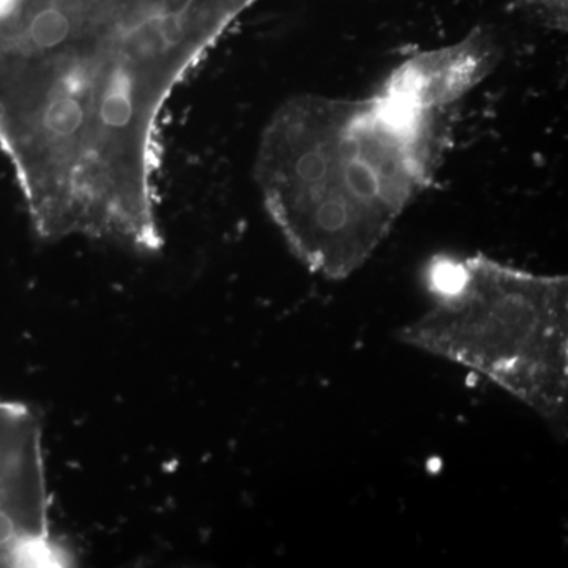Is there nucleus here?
I'll use <instances>...</instances> for the list:
<instances>
[{
	"label": "nucleus",
	"mask_w": 568,
	"mask_h": 568,
	"mask_svg": "<svg viewBox=\"0 0 568 568\" xmlns=\"http://www.w3.org/2000/svg\"><path fill=\"white\" fill-rule=\"evenodd\" d=\"M500 48L487 29H474L450 47L420 52L396 67L379 92L417 110L439 114L496 69Z\"/></svg>",
	"instance_id": "nucleus-4"
},
{
	"label": "nucleus",
	"mask_w": 568,
	"mask_h": 568,
	"mask_svg": "<svg viewBox=\"0 0 568 568\" xmlns=\"http://www.w3.org/2000/svg\"><path fill=\"white\" fill-rule=\"evenodd\" d=\"M544 24L559 31L567 29V0H519Z\"/></svg>",
	"instance_id": "nucleus-6"
},
{
	"label": "nucleus",
	"mask_w": 568,
	"mask_h": 568,
	"mask_svg": "<svg viewBox=\"0 0 568 568\" xmlns=\"http://www.w3.org/2000/svg\"><path fill=\"white\" fill-rule=\"evenodd\" d=\"M433 304L405 325L406 345L487 377L551 425L568 409V282L481 256H436Z\"/></svg>",
	"instance_id": "nucleus-2"
},
{
	"label": "nucleus",
	"mask_w": 568,
	"mask_h": 568,
	"mask_svg": "<svg viewBox=\"0 0 568 568\" xmlns=\"http://www.w3.org/2000/svg\"><path fill=\"white\" fill-rule=\"evenodd\" d=\"M71 31L73 24L69 14L59 7H47L33 14L29 22V43L44 54H52L69 41Z\"/></svg>",
	"instance_id": "nucleus-5"
},
{
	"label": "nucleus",
	"mask_w": 568,
	"mask_h": 568,
	"mask_svg": "<svg viewBox=\"0 0 568 568\" xmlns=\"http://www.w3.org/2000/svg\"><path fill=\"white\" fill-rule=\"evenodd\" d=\"M39 417L0 399V567L71 566L52 536Z\"/></svg>",
	"instance_id": "nucleus-3"
},
{
	"label": "nucleus",
	"mask_w": 568,
	"mask_h": 568,
	"mask_svg": "<svg viewBox=\"0 0 568 568\" xmlns=\"http://www.w3.org/2000/svg\"><path fill=\"white\" fill-rule=\"evenodd\" d=\"M437 115L379 91L301 95L280 108L261 142L257 182L310 272L347 278L383 244L433 179Z\"/></svg>",
	"instance_id": "nucleus-1"
}]
</instances>
